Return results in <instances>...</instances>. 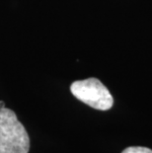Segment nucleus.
Returning a JSON list of instances; mask_svg holds the SVG:
<instances>
[{
	"instance_id": "obj_1",
	"label": "nucleus",
	"mask_w": 152,
	"mask_h": 153,
	"mask_svg": "<svg viewBox=\"0 0 152 153\" xmlns=\"http://www.w3.org/2000/svg\"><path fill=\"white\" fill-rule=\"evenodd\" d=\"M30 138L15 112L0 108V153H28Z\"/></svg>"
},
{
	"instance_id": "obj_2",
	"label": "nucleus",
	"mask_w": 152,
	"mask_h": 153,
	"mask_svg": "<svg viewBox=\"0 0 152 153\" xmlns=\"http://www.w3.org/2000/svg\"><path fill=\"white\" fill-rule=\"evenodd\" d=\"M70 91L75 98L96 110H110L114 104L108 88L97 78L75 81L71 84Z\"/></svg>"
},
{
	"instance_id": "obj_3",
	"label": "nucleus",
	"mask_w": 152,
	"mask_h": 153,
	"mask_svg": "<svg viewBox=\"0 0 152 153\" xmlns=\"http://www.w3.org/2000/svg\"><path fill=\"white\" fill-rule=\"evenodd\" d=\"M122 153H152V150L142 146H131V147L125 148Z\"/></svg>"
},
{
	"instance_id": "obj_4",
	"label": "nucleus",
	"mask_w": 152,
	"mask_h": 153,
	"mask_svg": "<svg viewBox=\"0 0 152 153\" xmlns=\"http://www.w3.org/2000/svg\"><path fill=\"white\" fill-rule=\"evenodd\" d=\"M4 107H5L4 102H3V101H0V108H4Z\"/></svg>"
}]
</instances>
